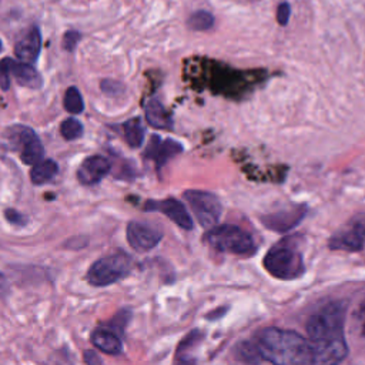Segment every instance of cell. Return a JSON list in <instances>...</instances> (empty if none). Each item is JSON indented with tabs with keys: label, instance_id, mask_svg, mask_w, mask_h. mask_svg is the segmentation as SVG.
<instances>
[{
	"label": "cell",
	"instance_id": "6da1fadb",
	"mask_svg": "<svg viewBox=\"0 0 365 365\" xmlns=\"http://www.w3.org/2000/svg\"><path fill=\"white\" fill-rule=\"evenodd\" d=\"M344 318L345 307L338 301L324 305L309 317L307 332L315 365H339L348 355Z\"/></svg>",
	"mask_w": 365,
	"mask_h": 365
},
{
	"label": "cell",
	"instance_id": "7a4b0ae2",
	"mask_svg": "<svg viewBox=\"0 0 365 365\" xmlns=\"http://www.w3.org/2000/svg\"><path fill=\"white\" fill-rule=\"evenodd\" d=\"M257 352L272 365H315L307 338L295 331L268 327L252 341Z\"/></svg>",
	"mask_w": 365,
	"mask_h": 365
},
{
	"label": "cell",
	"instance_id": "3957f363",
	"mask_svg": "<svg viewBox=\"0 0 365 365\" xmlns=\"http://www.w3.org/2000/svg\"><path fill=\"white\" fill-rule=\"evenodd\" d=\"M297 238L298 237L282 238L268 250L262 259L268 274L284 281L297 279L304 275V257Z\"/></svg>",
	"mask_w": 365,
	"mask_h": 365
},
{
	"label": "cell",
	"instance_id": "277c9868",
	"mask_svg": "<svg viewBox=\"0 0 365 365\" xmlns=\"http://www.w3.org/2000/svg\"><path fill=\"white\" fill-rule=\"evenodd\" d=\"M204 241L220 252L242 257L252 255L257 250L254 238L245 230L232 224H222L210 228L204 235Z\"/></svg>",
	"mask_w": 365,
	"mask_h": 365
},
{
	"label": "cell",
	"instance_id": "5b68a950",
	"mask_svg": "<svg viewBox=\"0 0 365 365\" xmlns=\"http://www.w3.org/2000/svg\"><path fill=\"white\" fill-rule=\"evenodd\" d=\"M133 258L123 251H117L96 259L86 272V281L93 287H108L130 275Z\"/></svg>",
	"mask_w": 365,
	"mask_h": 365
},
{
	"label": "cell",
	"instance_id": "8992f818",
	"mask_svg": "<svg viewBox=\"0 0 365 365\" xmlns=\"http://www.w3.org/2000/svg\"><path fill=\"white\" fill-rule=\"evenodd\" d=\"M257 81H251L244 71L230 68L224 64H211V74L208 88L214 93H221L231 98L244 96L250 91Z\"/></svg>",
	"mask_w": 365,
	"mask_h": 365
},
{
	"label": "cell",
	"instance_id": "52a82bcc",
	"mask_svg": "<svg viewBox=\"0 0 365 365\" xmlns=\"http://www.w3.org/2000/svg\"><path fill=\"white\" fill-rule=\"evenodd\" d=\"M182 197L204 228L210 230L217 225L221 217L222 205L215 194L204 190H187L184 191Z\"/></svg>",
	"mask_w": 365,
	"mask_h": 365
},
{
	"label": "cell",
	"instance_id": "ba28073f",
	"mask_svg": "<svg viewBox=\"0 0 365 365\" xmlns=\"http://www.w3.org/2000/svg\"><path fill=\"white\" fill-rule=\"evenodd\" d=\"M365 245V212H358L351 217L338 231H335L328 247L336 251H361Z\"/></svg>",
	"mask_w": 365,
	"mask_h": 365
},
{
	"label": "cell",
	"instance_id": "9c48e42d",
	"mask_svg": "<svg viewBox=\"0 0 365 365\" xmlns=\"http://www.w3.org/2000/svg\"><path fill=\"white\" fill-rule=\"evenodd\" d=\"M9 141L14 148L20 151L23 163L34 165L44 157V148L37 134L26 125H14L7 131Z\"/></svg>",
	"mask_w": 365,
	"mask_h": 365
},
{
	"label": "cell",
	"instance_id": "30bf717a",
	"mask_svg": "<svg viewBox=\"0 0 365 365\" xmlns=\"http://www.w3.org/2000/svg\"><path fill=\"white\" fill-rule=\"evenodd\" d=\"M307 205L305 204H294L287 208H281L259 217V221L264 227L275 232H287L295 228L307 215Z\"/></svg>",
	"mask_w": 365,
	"mask_h": 365
},
{
	"label": "cell",
	"instance_id": "8fae6325",
	"mask_svg": "<svg viewBox=\"0 0 365 365\" xmlns=\"http://www.w3.org/2000/svg\"><path fill=\"white\" fill-rule=\"evenodd\" d=\"M163 238L161 230L141 221H130L127 225V241L135 251H150Z\"/></svg>",
	"mask_w": 365,
	"mask_h": 365
},
{
	"label": "cell",
	"instance_id": "7c38bea8",
	"mask_svg": "<svg viewBox=\"0 0 365 365\" xmlns=\"http://www.w3.org/2000/svg\"><path fill=\"white\" fill-rule=\"evenodd\" d=\"M145 211H157L168 217L174 224H177L182 230H192V220L185 208V205L175 198L167 200H148L144 204Z\"/></svg>",
	"mask_w": 365,
	"mask_h": 365
},
{
	"label": "cell",
	"instance_id": "4fadbf2b",
	"mask_svg": "<svg viewBox=\"0 0 365 365\" xmlns=\"http://www.w3.org/2000/svg\"><path fill=\"white\" fill-rule=\"evenodd\" d=\"M182 150H184V147L180 141H175L171 138L163 140L160 135L154 134V135H151L150 143L144 151V158L154 161L155 167L160 170L171 158H174L175 155L182 153Z\"/></svg>",
	"mask_w": 365,
	"mask_h": 365
},
{
	"label": "cell",
	"instance_id": "5bb4252c",
	"mask_svg": "<svg viewBox=\"0 0 365 365\" xmlns=\"http://www.w3.org/2000/svg\"><path fill=\"white\" fill-rule=\"evenodd\" d=\"M111 170L110 161L103 155L87 157L77 170V178L83 185H93L101 181Z\"/></svg>",
	"mask_w": 365,
	"mask_h": 365
},
{
	"label": "cell",
	"instance_id": "9a60e30c",
	"mask_svg": "<svg viewBox=\"0 0 365 365\" xmlns=\"http://www.w3.org/2000/svg\"><path fill=\"white\" fill-rule=\"evenodd\" d=\"M41 48V34L37 27L29 29L16 43L14 54L16 57L26 64L34 63L40 54Z\"/></svg>",
	"mask_w": 365,
	"mask_h": 365
},
{
	"label": "cell",
	"instance_id": "2e32d148",
	"mask_svg": "<svg viewBox=\"0 0 365 365\" xmlns=\"http://www.w3.org/2000/svg\"><path fill=\"white\" fill-rule=\"evenodd\" d=\"M91 344L101 352L107 355H120L123 352V342L120 335L113 332L111 329L101 327L96 328L90 335Z\"/></svg>",
	"mask_w": 365,
	"mask_h": 365
},
{
	"label": "cell",
	"instance_id": "e0dca14e",
	"mask_svg": "<svg viewBox=\"0 0 365 365\" xmlns=\"http://www.w3.org/2000/svg\"><path fill=\"white\" fill-rule=\"evenodd\" d=\"M145 120L151 127L158 128V130H173L174 128V121H173L171 114L157 98H151L147 101Z\"/></svg>",
	"mask_w": 365,
	"mask_h": 365
},
{
	"label": "cell",
	"instance_id": "ac0fdd59",
	"mask_svg": "<svg viewBox=\"0 0 365 365\" xmlns=\"http://www.w3.org/2000/svg\"><path fill=\"white\" fill-rule=\"evenodd\" d=\"M11 76L16 78V81L20 86L30 87V88H38L41 86V77L37 73L34 67L26 63H17L13 60L11 63Z\"/></svg>",
	"mask_w": 365,
	"mask_h": 365
},
{
	"label": "cell",
	"instance_id": "d6986e66",
	"mask_svg": "<svg viewBox=\"0 0 365 365\" xmlns=\"http://www.w3.org/2000/svg\"><path fill=\"white\" fill-rule=\"evenodd\" d=\"M58 167L56 164V161L53 160H41L40 163L34 164L30 170V180L33 184L40 185V184H46L47 181H50L56 173H57Z\"/></svg>",
	"mask_w": 365,
	"mask_h": 365
},
{
	"label": "cell",
	"instance_id": "ffe728a7",
	"mask_svg": "<svg viewBox=\"0 0 365 365\" xmlns=\"http://www.w3.org/2000/svg\"><path fill=\"white\" fill-rule=\"evenodd\" d=\"M123 131H124V138L127 144L133 148H138L143 141H144V127L141 120L137 118H130L123 124Z\"/></svg>",
	"mask_w": 365,
	"mask_h": 365
},
{
	"label": "cell",
	"instance_id": "44dd1931",
	"mask_svg": "<svg viewBox=\"0 0 365 365\" xmlns=\"http://www.w3.org/2000/svg\"><path fill=\"white\" fill-rule=\"evenodd\" d=\"M214 14L208 10H197L190 14L187 20L188 29L194 31H207L214 27Z\"/></svg>",
	"mask_w": 365,
	"mask_h": 365
},
{
	"label": "cell",
	"instance_id": "7402d4cb",
	"mask_svg": "<svg viewBox=\"0 0 365 365\" xmlns=\"http://www.w3.org/2000/svg\"><path fill=\"white\" fill-rule=\"evenodd\" d=\"M64 108L71 114H80L84 110V103L80 91L76 87H68L63 98Z\"/></svg>",
	"mask_w": 365,
	"mask_h": 365
},
{
	"label": "cell",
	"instance_id": "603a6c76",
	"mask_svg": "<svg viewBox=\"0 0 365 365\" xmlns=\"http://www.w3.org/2000/svg\"><path fill=\"white\" fill-rule=\"evenodd\" d=\"M60 133L61 135L71 141V140H76L78 138L81 134H83V125L78 120L70 117V118H66L61 124H60Z\"/></svg>",
	"mask_w": 365,
	"mask_h": 365
},
{
	"label": "cell",
	"instance_id": "cb8c5ba5",
	"mask_svg": "<svg viewBox=\"0 0 365 365\" xmlns=\"http://www.w3.org/2000/svg\"><path fill=\"white\" fill-rule=\"evenodd\" d=\"M131 318V311L124 308V309H120L107 324H106V328L111 329L113 332H115L117 335H121L125 329V325L128 324V319Z\"/></svg>",
	"mask_w": 365,
	"mask_h": 365
},
{
	"label": "cell",
	"instance_id": "d4e9b609",
	"mask_svg": "<svg viewBox=\"0 0 365 365\" xmlns=\"http://www.w3.org/2000/svg\"><path fill=\"white\" fill-rule=\"evenodd\" d=\"M11 58H3L0 61V88L1 90H9L10 87V77H11Z\"/></svg>",
	"mask_w": 365,
	"mask_h": 365
},
{
	"label": "cell",
	"instance_id": "484cf974",
	"mask_svg": "<svg viewBox=\"0 0 365 365\" xmlns=\"http://www.w3.org/2000/svg\"><path fill=\"white\" fill-rule=\"evenodd\" d=\"M78 40H80V33L76 31V30H68V31H66L64 36H63L61 46H63V48H64L66 51H73V50L76 48Z\"/></svg>",
	"mask_w": 365,
	"mask_h": 365
},
{
	"label": "cell",
	"instance_id": "4316f807",
	"mask_svg": "<svg viewBox=\"0 0 365 365\" xmlns=\"http://www.w3.org/2000/svg\"><path fill=\"white\" fill-rule=\"evenodd\" d=\"M291 17V6L288 1H281L277 6V21L281 26H287Z\"/></svg>",
	"mask_w": 365,
	"mask_h": 365
},
{
	"label": "cell",
	"instance_id": "83f0119b",
	"mask_svg": "<svg viewBox=\"0 0 365 365\" xmlns=\"http://www.w3.org/2000/svg\"><path fill=\"white\" fill-rule=\"evenodd\" d=\"M101 90L108 94V96H117L120 93H123L124 87L121 83L114 81V80H104L101 81Z\"/></svg>",
	"mask_w": 365,
	"mask_h": 365
},
{
	"label": "cell",
	"instance_id": "f1b7e54d",
	"mask_svg": "<svg viewBox=\"0 0 365 365\" xmlns=\"http://www.w3.org/2000/svg\"><path fill=\"white\" fill-rule=\"evenodd\" d=\"M4 217H6V220H7L10 224H13V225L23 227V225L26 224V217H24L21 212H19L17 210L7 208V210L4 211Z\"/></svg>",
	"mask_w": 365,
	"mask_h": 365
},
{
	"label": "cell",
	"instance_id": "f546056e",
	"mask_svg": "<svg viewBox=\"0 0 365 365\" xmlns=\"http://www.w3.org/2000/svg\"><path fill=\"white\" fill-rule=\"evenodd\" d=\"M83 361L86 365H103L101 356L94 349H86L83 352Z\"/></svg>",
	"mask_w": 365,
	"mask_h": 365
},
{
	"label": "cell",
	"instance_id": "4dcf8cb0",
	"mask_svg": "<svg viewBox=\"0 0 365 365\" xmlns=\"http://www.w3.org/2000/svg\"><path fill=\"white\" fill-rule=\"evenodd\" d=\"M9 292H10V282L7 277L0 271V298L7 297Z\"/></svg>",
	"mask_w": 365,
	"mask_h": 365
},
{
	"label": "cell",
	"instance_id": "1f68e13d",
	"mask_svg": "<svg viewBox=\"0 0 365 365\" xmlns=\"http://www.w3.org/2000/svg\"><path fill=\"white\" fill-rule=\"evenodd\" d=\"M362 312H364V324H362V332H364V335H365V308L362 309Z\"/></svg>",
	"mask_w": 365,
	"mask_h": 365
},
{
	"label": "cell",
	"instance_id": "d6a6232c",
	"mask_svg": "<svg viewBox=\"0 0 365 365\" xmlns=\"http://www.w3.org/2000/svg\"><path fill=\"white\" fill-rule=\"evenodd\" d=\"M0 50H1V40H0Z\"/></svg>",
	"mask_w": 365,
	"mask_h": 365
}]
</instances>
